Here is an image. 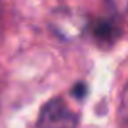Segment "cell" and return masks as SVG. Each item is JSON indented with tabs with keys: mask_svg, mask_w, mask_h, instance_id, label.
I'll return each mask as SVG.
<instances>
[{
	"mask_svg": "<svg viewBox=\"0 0 128 128\" xmlns=\"http://www.w3.org/2000/svg\"><path fill=\"white\" fill-rule=\"evenodd\" d=\"M77 124L79 116L60 96L48 100L37 119V128H77Z\"/></svg>",
	"mask_w": 128,
	"mask_h": 128,
	"instance_id": "cell-1",
	"label": "cell"
},
{
	"mask_svg": "<svg viewBox=\"0 0 128 128\" xmlns=\"http://www.w3.org/2000/svg\"><path fill=\"white\" fill-rule=\"evenodd\" d=\"M51 26L56 32V35H60L65 40H70L82 34V30L88 26V20L77 11L60 9V11H54L51 18Z\"/></svg>",
	"mask_w": 128,
	"mask_h": 128,
	"instance_id": "cell-2",
	"label": "cell"
},
{
	"mask_svg": "<svg viewBox=\"0 0 128 128\" xmlns=\"http://www.w3.org/2000/svg\"><path fill=\"white\" fill-rule=\"evenodd\" d=\"M91 34H93L95 40L100 46H112L119 39L121 28H119V25L114 20H110V18H100V20L93 21Z\"/></svg>",
	"mask_w": 128,
	"mask_h": 128,
	"instance_id": "cell-3",
	"label": "cell"
},
{
	"mask_svg": "<svg viewBox=\"0 0 128 128\" xmlns=\"http://www.w3.org/2000/svg\"><path fill=\"white\" fill-rule=\"evenodd\" d=\"M119 118L128 123V84L124 86L123 90V95H121V105H119Z\"/></svg>",
	"mask_w": 128,
	"mask_h": 128,
	"instance_id": "cell-4",
	"label": "cell"
},
{
	"mask_svg": "<svg viewBox=\"0 0 128 128\" xmlns=\"http://www.w3.org/2000/svg\"><path fill=\"white\" fill-rule=\"evenodd\" d=\"M105 2L118 14H126L128 12V0H105Z\"/></svg>",
	"mask_w": 128,
	"mask_h": 128,
	"instance_id": "cell-5",
	"label": "cell"
},
{
	"mask_svg": "<svg viewBox=\"0 0 128 128\" xmlns=\"http://www.w3.org/2000/svg\"><path fill=\"white\" fill-rule=\"evenodd\" d=\"M86 91H88V88H86V84L84 82H77L74 88H72V95L76 96V98H82V96H86Z\"/></svg>",
	"mask_w": 128,
	"mask_h": 128,
	"instance_id": "cell-6",
	"label": "cell"
}]
</instances>
